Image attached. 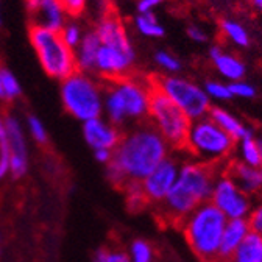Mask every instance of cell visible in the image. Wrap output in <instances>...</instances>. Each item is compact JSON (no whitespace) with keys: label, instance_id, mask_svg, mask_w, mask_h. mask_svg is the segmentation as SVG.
<instances>
[{"label":"cell","instance_id":"ffe728a7","mask_svg":"<svg viewBox=\"0 0 262 262\" xmlns=\"http://www.w3.org/2000/svg\"><path fill=\"white\" fill-rule=\"evenodd\" d=\"M209 117L236 142L253 136V131L244 122H241L236 116H233L228 110L222 106H212L209 111Z\"/></svg>","mask_w":262,"mask_h":262},{"label":"cell","instance_id":"7a4b0ae2","mask_svg":"<svg viewBox=\"0 0 262 262\" xmlns=\"http://www.w3.org/2000/svg\"><path fill=\"white\" fill-rule=\"evenodd\" d=\"M220 167H212L195 159L184 161L178 178L158 211L166 222L180 225L190 212L211 200L214 181Z\"/></svg>","mask_w":262,"mask_h":262},{"label":"cell","instance_id":"30bf717a","mask_svg":"<svg viewBox=\"0 0 262 262\" xmlns=\"http://www.w3.org/2000/svg\"><path fill=\"white\" fill-rule=\"evenodd\" d=\"M228 220L248 219L254 203L222 167L217 172L211 200H209Z\"/></svg>","mask_w":262,"mask_h":262},{"label":"cell","instance_id":"ac0fdd59","mask_svg":"<svg viewBox=\"0 0 262 262\" xmlns=\"http://www.w3.org/2000/svg\"><path fill=\"white\" fill-rule=\"evenodd\" d=\"M251 233V228L248 219H231L226 222L223 229L219 260L217 262H228V259L233 256V253L242 245L245 237Z\"/></svg>","mask_w":262,"mask_h":262},{"label":"cell","instance_id":"836d02e7","mask_svg":"<svg viewBox=\"0 0 262 262\" xmlns=\"http://www.w3.org/2000/svg\"><path fill=\"white\" fill-rule=\"evenodd\" d=\"M69 16H78L86 8V0H59Z\"/></svg>","mask_w":262,"mask_h":262},{"label":"cell","instance_id":"277c9868","mask_svg":"<svg viewBox=\"0 0 262 262\" xmlns=\"http://www.w3.org/2000/svg\"><path fill=\"white\" fill-rule=\"evenodd\" d=\"M226 222L228 219L211 202H208L190 212L180 223L190 250L200 260H219V251Z\"/></svg>","mask_w":262,"mask_h":262},{"label":"cell","instance_id":"8d00e7d4","mask_svg":"<svg viewBox=\"0 0 262 262\" xmlns=\"http://www.w3.org/2000/svg\"><path fill=\"white\" fill-rule=\"evenodd\" d=\"M108 262H129V256L126 251L119 248L108 250Z\"/></svg>","mask_w":262,"mask_h":262},{"label":"cell","instance_id":"52a82bcc","mask_svg":"<svg viewBox=\"0 0 262 262\" xmlns=\"http://www.w3.org/2000/svg\"><path fill=\"white\" fill-rule=\"evenodd\" d=\"M61 102L66 113L80 122L103 114V88L91 74L77 71L61 81Z\"/></svg>","mask_w":262,"mask_h":262},{"label":"cell","instance_id":"f6af8a7d","mask_svg":"<svg viewBox=\"0 0 262 262\" xmlns=\"http://www.w3.org/2000/svg\"><path fill=\"white\" fill-rule=\"evenodd\" d=\"M259 170H260V178H262V166L259 167Z\"/></svg>","mask_w":262,"mask_h":262},{"label":"cell","instance_id":"74e56055","mask_svg":"<svg viewBox=\"0 0 262 262\" xmlns=\"http://www.w3.org/2000/svg\"><path fill=\"white\" fill-rule=\"evenodd\" d=\"M0 151L8 155V138H7V126H5V117L0 116ZM10 156V155H8Z\"/></svg>","mask_w":262,"mask_h":262},{"label":"cell","instance_id":"d6986e66","mask_svg":"<svg viewBox=\"0 0 262 262\" xmlns=\"http://www.w3.org/2000/svg\"><path fill=\"white\" fill-rule=\"evenodd\" d=\"M209 59L212 61L215 71L229 83L244 80L247 74L245 62L239 56L225 52L220 46H212L209 49Z\"/></svg>","mask_w":262,"mask_h":262},{"label":"cell","instance_id":"4dcf8cb0","mask_svg":"<svg viewBox=\"0 0 262 262\" xmlns=\"http://www.w3.org/2000/svg\"><path fill=\"white\" fill-rule=\"evenodd\" d=\"M155 62L159 66V68H161L162 71H166V72H169V74H177V72L181 71V61H180L177 56H173L172 53L166 52V50H159V52H156V55H155Z\"/></svg>","mask_w":262,"mask_h":262},{"label":"cell","instance_id":"ee69618b","mask_svg":"<svg viewBox=\"0 0 262 262\" xmlns=\"http://www.w3.org/2000/svg\"><path fill=\"white\" fill-rule=\"evenodd\" d=\"M0 24H2V10H0Z\"/></svg>","mask_w":262,"mask_h":262},{"label":"cell","instance_id":"60d3db41","mask_svg":"<svg viewBox=\"0 0 262 262\" xmlns=\"http://www.w3.org/2000/svg\"><path fill=\"white\" fill-rule=\"evenodd\" d=\"M251 4L254 5V8H257L262 13V0H251Z\"/></svg>","mask_w":262,"mask_h":262},{"label":"cell","instance_id":"9c48e42d","mask_svg":"<svg viewBox=\"0 0 262 262\" xmlns=\"http://www.w3.org/2000/svg\"><path fill=\"white\" fill-rule=\"evenodd\" d=\"M151 83L164 95L169 97L192 122L209 116L212 105L203 86L180 75L151 77Z\"/></svg>","mask_w":262,"mask_h":262},{"label":"cell","instance_id":"b9f144b4","mask_svg":"<svg viewBox=\"0 0 262 262\" xmlns=\"http://www.w3.org/2000/svg\"><path fill=\"white\" fill-rule=\"evenodd\" d=\"M0 98H4V91H2V69H0Z\"/></svg>","mask_w":262,"mask_h":262},{"label":"cell","instance_id":"d6a6232c","mask_svg":"<svg viewBox=\"0 0 262 262\" xmlns=\"http://www.w3.org/2000/svg\"><path fill=\"white\" fill-rule=\"evenodd\" d=\"M248 223L251 231L262 234V202H259L257 205L253 206L250 215H248Z\"/></svg>","mask_w":262,"mask_h":262},{"label":"cell","instance_id":"484cf974","mask_svg":"<svg viewBox=\"0 0 262 262\" xmlns=\"http://www.w3.org/2000/svg\"><path fill=\"white\" fill-rule=\"evenodd\" d=\"M129 262H155V250L150 242L136 239L131 242L128 250Z\"/></svg>","mask_w":262,"mask_h":262},{"label":"cell","instance_id":"6da1fadb","mask_svg":"<svg viewBox=\"0 0 262 262\" xmlns=\"http://www.w3.org/2000/svg\"><path fill=\"white\" fill-rule=\"evenodd\" d=\"M170 156V145L147 120L125 133L106 166L110 181L117 187L141 183Z\"/></svg>","mask_w":262,"mask_h":262},{"label":"cell","instance_id":"d590c367","mask_svg":"<svg viewBox=\"0 0 262 262\" xmlns=\"http://www.w3.org/2000/svg\"><path fill=\"white\" fill-rule=\"evenodd\" d=\"M161 4H164V0H138L136 10L138 13H153V10Z\"/></svg>","mask_w":262,"mask_h":262},{"label":"cell","instance_id":"f35d334b","mask_svg":"<svg viewBox=\"0 0 262 262\" xmlns=\"http://www.w3.org/2000/svg\"><path fill=\"white\" fill-rule=\"evenodd\" d=\"M94 158H95L97 162L108 166V164L111 162V158H113V151L111 150H95L94 151Z\"/></svg>","mask_w":262,"mask_h":262},{"label":"cell","instance_id":"5b68a950","mask_svg":"<svg viewBox=\"0 0 262 262\" xmlns=\"http://www.w3.org/2000/svg\"><path fill=\"white\" fill-rule=\"evenodd\" d=\"M184 150L195 161L222 167L236 150V141L206 116L190 123Z\"/></svg>","mask_w":262,"mask_h":262},{"label":"cell","instance_id":"ab89813d","mask_svg":"<svg viewBox=\"0 0 262 262\" xmlns=\"http://www.w3.org/2000/svg\"><path fill=\"white\" fill-rule=\"evenodd\" d=\"M92 262H108V250L102 248V250H98L92 259Z\"/></svg>","mask_w":262,"mask_h":262},{"label":"cell","instance_id":"d4e9b609","mask_svg":"<svg viewBox=\"0 0 262 262\" xmlns=\"http://www.w3.org/2000/svg\"><path fill=\"white\" fill-rule=\"evenodd\" d=\"M135 27L142 36L147 38H162L166 30L155 16V13H139L135 17Z\"/></svg>","mask_w":262,"mask_h":262},{"label":"cell","instance_id":"ba28073f","mask_svg":"<svg viewBox=\"0 0 262 262\" xmlns=\"http://www.w3.org/2000/svg\"><path fill=\"white\" fill-rule=\"evenodd\" d=\"M148 122L156 128L158 133L166 139L170 148L184 150L192 120L170 100L169 97H166L155 86L151 88V95H150Z\"/></svg>","mask_w":262,"mask_h":262},{"label":"cell","instance_id":"603a6c76","mask_svg":"<svg viewBox=\"0 0 262 262\" xmlns=\"http://www.w3.org/2000/svg\"><path fill=\"white\" fill-rule=\"evenodd\" d=\"M219 30H220V35L228 41L231 42L236 47L245 49L250 46V35L247 28L234 19H222L219 24Z\"/></svg>","mask_w":262,"mask_h":262},{"label":"cell","instance_id":"f1b7e54d","mask_svg":"<svg viewBox=\"0 0 262 262\" xmlns=\"http://www.w3.org/2000/svg\"><path fill=\"white\" fill-rule=\"evenodd\" d=\"M59 33H61L62 41H64L66 44H68L71 49H74V50L80 46V42H81V39H83V36H84V33H83L81 27H80L78 24H75V22L66 24L64 28H62Z\"/></svg>","mask_w":262,"mask_h":262},{"label":"cell","instance_id":"83f0119b","mask_svg":"<svg viewBox=\"0 0 262 262\" xmlns=\"http://www.w3.org/2000/svg\"><path fill=\"white\" fill-rule=\"evenodd\" d=\"M205 91L208 94V97L211 100H217V102H226V100H231L233 95L231 91H229V83H222L217 80H209L205 83Z\"/></svg>","mask_w":262,"mask_h":262},{"label":"cell","instance_id":"8fae6325","mask_svg":"<svg viewBox=\"0 0 262 262\" xmlns=\"http://www.w3.org/2000/svg\"><path fill=\"white\" fill-rule=\"evenodd\" d=\"M180 167H181L180 161L177 158L169 156L164 159L148 177H145L139 183L145 205H153L158 208L166 200V196L169 195L170 189L173 187L178 178Z\"/></svg>","mask_w":262,"mask_h":262},{"label":"cell","instance_id":"cb8c5ba5","mask_svg":"<svg viewBox=\"0 0 262 262\" xmlns=\"http://www.w3.org/2000/svg\"><path fill=\"white\" fill-rule=\"evenodd\" d=\"M236 153H237L239 161L248 164L251 167L259 169L262 166V151H260L259 142L254 136L236 142Z\"/></svg>","mask_w":262,"mask_h":262},{"label":"cell","instance_id":"e575fe53","mask_svg":"<svg viewBox=\"0 0 262 262\" xmlns=\"http://www.w3.org/2000/svg\"><path fill=\"white\" fill-rule=\"evenodd\" d=\"M187 36L193 42H206L208 41V35L205 33V30L200 28V27H196V25H190L187 28Z\"/></svg>","mask_w":262,"mask_h":262},{"label":"cell","instance_id":"f546056e","mask_svg":"<svg viewBox=\"0 0 262 262\" xmlns=\"http://www.w3.org/2000/svg\"><path fill=\"white\" fill-rule=\"evenodd\" d=\"M27 128H28V133L33 138V141L38 142V144H47L49 136H47V129L42 123V120L38 116H28L27 117Z\"/></svg>","mask_w":262,"mask_h":262},{"label":"cell","instance_id":"bcb514c9","mask_svg":"<svg viewBox=\"0 0 262 262\" xmlns=\"http://www.w3.org/2000/svg\"><path fill=\"white\" fill-rule=\"evenodd\" d=\"M98 2H105V0H98Z\"/></svg>","mask_w":262,"mask_h":262},{"label":"cell","instance_id":"44dd1931","mask_svg":"<svg viewBox=\"0 0 262 262\" xmlns=\"http://www.w3.org/2000/svg\"><path fill=\"white\" fill-rule=\"evenodd\" d=\"M100 46H102L100 38L97 36V33L94 30L89 33H84L80 46L75 49V61H77V68L80 72L94 74L95 59H97V53Z\"/></svg>","mask_w":262,"mask_h":262},{"label":"cell","instance_id":"5bb4252c","mask_svg":"<svg viewBox=\"0 0 262 262\" xmlns=\"http://www.w3.org/2000/svg\"><path fill=\"white\" fill-rule=\"evenodd\" d=\"M119 126L111 123L108 119L95 117L83 122V138L86 144L95 150H111L114 151L122 139Z\"/></svg>","mask_w":262,"mask_h":262},{"label":"cell","instance_id":"8992f818","mask_svg":"<svg viewBox=\"0 0 262 262\" xmlns=\"http://www.w3.org/2000/svg\"><path fill=\"white\" fill-rule=\"evenodd\" d=\"M28 38L36 52L42 71L50 78L62 81L78 71L75 50L62 41L59 31L39 25H30Z\"/></svg>","mask_w":262,"mask_h":262},{"label":"cell","instance_id":"7402d4cb","mask_svg":"<svg viewBox=\"0 0 262 262\" xmlns=\"http://www.w3.org/2000/svg\"><path fill=\"white\" fill-rule=\"evenodd\" d=\"M228 262H262V234L251 231Z\"/></svg>","mask_w":262,"mask_h":262},{"label":"cell","instance_id":"9a60e30c","mask_svg":"<svg viewBox=\"0 0 262 262\" xmlns=\"http://www.w3.org/2000/svg\"><path fill=\"white\" fill-rule=\"evenodd\" d=\"M25 5L31 17V25L61 31L68 24L69 14L59 0H25Z\"/></svg>","mask_w":262,"mask_h":262},{"label":"cell","instance_id":"7bdbcfd3","mask_svg":"<svg viewBox=\"0 0 262 262\" xmlns=\"http://www.w3.org/2000/svg\"><path fill=\"white\" fill-rule=\"evenodd\" d=\"M257 142H259V148H260V151H262V138H259Z\"/></svg>","mask_w":262,"mask_h":262},{"label":"cell","instance_id":"2e32d148","mask_svg":"<svg viewBox=\"0 0 262 262\" xmlns=\"http://www.w3.org/2000/svg\"><path fill=\"white\" fill-rule=\"evenodd\" d=\"M97 36L100 38V42L103 46H110L123 52L135 53L133 44H131L126 28L122 22V19L114 11H106L100 20H98L95 30Z\"/></svg>","mask_w":262,"mask_h":262},{"label":"cell","instance_id":"4fadbf2b","mask_svg":"<svg viewBox=\"0 0 262 262\" xmlns=\"http://www.w3.org/2000/svg\"><path fill=\"white\" fill-rule=\"evenodd\" d=\"M8 155H10V175L14 180H20L27 175L30 166L28 144L24 135L20 120L16 116H5Z\"/></svg>","mask_w":262,"mask_h":262},{"label":"cell","instance_id":"3957f363","mask_svg":"<svg viewBox=\"0 0 262 262\" xmlns=\"http://www.w3.org/2000/svg\"><path fill=\"white\" fill-rule=\"evenodd\" d=\"M151 88L150 78L133 75L106 81L103 88V113L106 119L116 126L128 122H147Z\"/></svg>","mask_w":262,"mask_h":262},{"label":"cell","instance_id":"1f68e13d","mask_svg":"<svg viewBox=\"0 0 262 262\" xmlns=\"http://www.w3.org/2000/svg\"><path fill=\"white\" fill-rule=\"evenodd\" d=\"M229 91H231L233 97H237V98H253L256 95V88L244 80L229 83Z\"/></svg>","mask_w":262,"mask_h":262},{"label":"cell","instance_id":"e0dca14e","mask_svg":"<svg viewBox=\"0 0 262 262\" xmlns=\"http://www.w3.org/2000/svg\"><path fill=\"white\" fill-rule=\"evenodd\" d=\"M222 169L251 199L262 195V178H260V170L257 167H251L239 159H233L223 164Z\"/></svg>","mask_w":262,"mask_h":262},{"label":"cell","instance_id":"7c38bea8","mask_svg":"<svg viewBox=\"0 0 262 262\" xmlns=\"http://www.w3.org/2000/svg\"><path fill=\"white\" fill-rule=\"evenodd\" d=\"M135 61H136V53L123 52L102 44L97 53L94 74H97L106 81L120 80L131 74Z\"/></svg>","mask_w":262,"mask_h":262},{"label":"cell","instance_id":"4316f807","mask_svg":"<svg viewBox=\"0 0 262 262\" xmlns=\"http://www.w3.org/2000/svg\"><path fill=\"white\" fill-rule=\"evenodd\" d=\"M2 91H4V100H16L22 94V86L19 80L8 69H2Z\"/></svg>","mask_w":262,"mask_h":262}]
</instances>
